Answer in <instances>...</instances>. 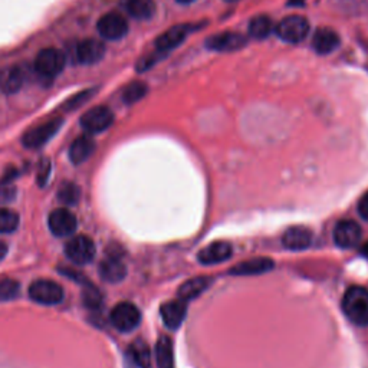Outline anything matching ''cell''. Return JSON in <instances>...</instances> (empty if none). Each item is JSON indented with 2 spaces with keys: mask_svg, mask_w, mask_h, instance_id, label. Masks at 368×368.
<instances>
[{
  "mask_svg": "<svg viewBox=\"0 0 368 368\" xmlns=\"http://www.w3.org/2000/svg\"><path fill=\"white\" fill-rule=\"evenodd\" d=\"M343 311L348 320L358 325L368 327V289L362 287H351L343 296Z\"/></svg>",
  "mask_w": 368,
  "mask_h": 368,
  "instance_id": "cell-1",
  "label": "cell"
},
{
  "mask_svg": "<svg viewBox=\"0 0 368 368\" xmlns=\"http://www.w3.org/2000/svg\"><path fill=\"white\" fill-rule=\"evenodd\" d=\"M65 65H66V57L57 48L42 49L35 58L37 74L48 81L57 78L63 71Z\"/></svg>",
  "mask_w": 368,
  "mask_h": 368,
  "instance_id": "cell-2",
  "label": "cell"
},
{
  "mask_svg": "<svg viewBox=\"0 0 368 368\" xmlns=\"http://www.w3.org/2000/svg\"><path fill=\"white\" fill-rule=\"evenodd\" d=\"M276 37L287 43L303 42L309 33V23L299 14H291L283 18L275 28Z\"/></svg>",
  "mask_w": 368,
  "mask_h": 368,
  "instance_id": "cell-3",
  "label": "cell"
},
{
  "mask_svg": "<svg viewBox=\"0 0 368 368\" xmlns=\"http://www.w3.org/2000/svg\"><path fill=\"white\" fill-rule=\"evenodd\" d=\"M110 321L120 332H131L140 325L141 312L131 303H121L111 311Z\"/></svg>",
  "mask_w": 368,
  "mask_h": 368,
  "instance_id": "cell-4",
  "label": "cell"
},
{
  "mask_svg": "<svg viewBox=\"0 0 368 368\" xmlns=\"http://www.w3.org/2000/svg\"><path fill=\"white\" fill-rule=\"evenodd\" d=\"M29 296L42 305H57L63 299V289L54 280L39 279L29 287Z\"/></svg>",
  "mask_w": 368,
  "mask_h": 368,
  "instance_id": "cell-5",
  "label": "cell"
},
{
  "mask_svg": "<svg viewBox=\"0 0 368 368\" xmlns=\"http://www.w3.org/2000/svg\"><path fill=\"white\" fill-rule=\"evenodd\" d=\"M99 37L107 41H120L128 33V22L119 12H110L96 23Z\"/></svg>",
  "mask_w": 368,
  "mask_h": 368,
  "instance_id": "cell-6",
  "label": "cell"
},
{
  "mask_svg": "<svg viewBox=\"0 0 368 368\" xmlns=\"http://www.w3.org/2000/svg\"><path fill=\"white\" fill-rule=\"evenodd\" d=\"M79 124L88 134H99L114 124V112L108 107H94L81 116Z\"/></svg>",
  "mask_w": 368,
  "mask_h": 368,
  "instance_id": "cell-7",
  "label": "cell"
},
{
  "mask_svg": "<svg viewBox=\"0 0 368 368\" xmlns=\"http://www.w3.org/2000/svg\"><path fill=\"white\" fill-rule=\"evenodd\" d=\"M63 124L62 119H52L35 128L29 130L22 137V143L28 148H39L45 145L48 141H51L55 134L61 130Z\"/></svg>",
  "mask_w": 368,
  "mask_h": 368,
  "instance_id": "cell-8",
  "label": "cell"
},
{
  "mask_svg": "<svg viewBox=\"0 0 368 368\" xmlns=\"http://www.w3.org/2000/svg\"><path fill=\"white\" fill-rule=\"evenodd\" d=\"M65 255L76 265H87L95 258V245L88 236H75L65 245Z\"/></svg>",
  "mask_w": 368,
  "mask_h": 368,
  "instance_id": "cell-9",
  "label": "cell"
},
{
  "mask_svg": "<svg viewBox=\"0 0 368 368\" xmlns=\"http://www.w3.org/2000/svg\"><path fill=\"white\" fill-rule=\"evenodd\" d=\"M247 38L238 32H222L207 38L206 48L214 52H235L245 48Z\"/></svg>",
  "mask_w": 368,
  "mask_h": 368,
  "instance_id": "cell-10",
  "label": "cell"
},
{
  "mask_svg": "<svg viewBox=\"0 0 368 368\" xmlns=\"http://www.w3.org/2000/svg\"><path fill=\"white\" fill-rule=\"evenodd\" d=\"M332 238L341 249H353L360 245L362 238L361 227L353 221H341L334 227Z\"/></svg>",
  "mask_w": 368,
  "mask_h": 368,
  "instance_id": "cell-11",
  "label": "cell"
},
{
  "mask_svg": "<svg viewBox=\"0 0 368 368\" xmlns=\"http://www.w3.org/2000/svg\"><path fill=\"white\" fill-rule=\"evenodd\" d=\"M48 225L51 232L58 238H66L75 233L78 227L76 217L68 209H58L49 214Z\"/></svg>",
  "mask_w": 368,
  "mask_h": 368,
  "instance_id": "cell-12",
  "label": "cell"
},
{
  "mask_svg": "<svg viewBox=\"0 0 368 368\" xmlns=\"http://www.w3.org/2000/svg\"><path fill=\"white\" fill-rule=\"evenodd\" d=\"M107 48L98 39H83L75 49V58L81 65H94L103 61Z\"/></svg>",
  "mask_w": 368,
  "mask_h": 368,
  "instance_id": "cell-13",
  "label": "cell"
},
{
  "mask_svg": "<svg viewBox=\"0 0 368 368\" xmlns=\"http://www.w3.org/2000/svg\"><path fill=\"white\" fill-rule=\"evenodd\" d=\"M189 32H190V26L187 25L174 26V28H170L169 30H165L156 41V51L163 55L169 54L170 51H173V49H176L177 46H180L184 41H186Z\"/></svg>",
  "mask_w": 368,
  "mask_h": 368,
  "instance_id": "cell-14",
  "label": "cell"
},
{
  "mask_svg": "<svg viewBox=\"0 0 368 368\" xmlns=\"http://www.w3.org/2000/svg\"><path fill=\"white\" fill-rule=\"evenodd\" d=\"M232 255H233L232 245L229 242L219 241V242H213L200 250L197 255V260L202 265L210 266V265H217V263H222L230 259Z\"/></svg>",
  "mask_w": 368,
  "mask_h": 368,
  "instance_id": "cell-15",
  "label": "cell"
},
{
  "mask_svg": "<svg viewBox=\"0 0 368 368\" xmlns=\"http://www.w3.org/2000/svg\"><path fill=\"white\" fill-rule=\"evenodd\" d=\"M161 320L164 325L170 329H177L183 324L184 318L187 315V303L183 299H174L170 303H165L161 309Z\"/></svg>",
  "mask_w": 368,
  "mask_h": 368,
  "instance_id": "cell-16",
  "label": "cell"
},
{
  "mask_svg": "<svg viewBox=\"0 0 368 368\" xmlns=\"http://www.w3.org/2000/svg\"><path fill=\"white\" fill-rule=\"evenodd\" d=\"M99 276L110 283H119L127 276V266L120 255L111 254L99 263Z\"/></svg>",
  "mask_w": 368,
  "mask_h": 368,
  "instance_id": "cell-17",
  "label": "cell"
},
{
  "mask_svg": "<svg viewBox=\"0 0 368 368\" xmlns=\"http://www.w3.org/2000/svg\"><path fill=\"white\" fill-rule=\"evenodd\" d=\"M312 232L304 226L289 227L282 236V243L289 250H305L312 243Z\"/></svg>",
  "mask_w": 368,
  "mask_h": 368,
  "instance_id": "cell-18",
  "label": "cell"
},
{
  "mask_svg": "<svg viewBox=\"0 0 368 368\" xmlns=\"http://www.w3.org/2000/svg\"><path fill=\"white\" fill-rule=\"evenodd\" d=\"M340 46V37L336 30L329 28H320L314 35L312 48L316 54L328 55Z\"/></svg>",
  "mask_w": 368,
  "mask_h": 368,
  "instance_id": "cell-19",
  "label": "cell"
},
{
  "mask_svg": "<svg viewBox=\"0 0 368 368\" xmlns=\"http://www.w3.org/2000/svg\"><path fill=\"white\" fill-rule=\"evenodd\" d=\"M274 260L269 258H254L250 260L242 262L230 269V275L236 276H254L262 275L274 269Z\"/></svg>",
  "mask_w": 368,
  "mask_h": 368,
  "instance_id": "cell-20",
  "label": "cell"
},
{
  "mask_svg": "<svg viewBox=\"0 0 368 368\" xmlns=\"http://www.w3.org/2000/svg\"><path fill=\"white\" fill-rule=\"evenodd\" d=\"M25 83V72L21 66H8L0 71V91L6 95L19 92Z\"/></svg>",
  "mask_w": 368,
  "mask_h": 368,
  "instance_id": "cell-21",
  "label": "cell"
},
{
  "mask_svg": "<svg viewBox=\"0 0 368 368\" xmlns=\"http://www.w3.org/2000/svg\"><path fill=\"white\" fill-rule=\"evenodd\" d=\"M123 6L137 21H150L156 14L154 0H123Z\"/></svg>",
  "mask_w": 368,
  "mask_h": 368,
  "instance_id": "cell-22",
  "label": "cell"
},
{
  "mask_svg": "<svg viewBox=\"0 0 368 368\" xmlns=\"http://www.w3.org/2000/svg\"><path fill=\"white\" fill-rule=\"evenodd\" d=\"M210 285H212V278L209 276H197V278L189 279L178 288V298L189 303V300L196 299L205 291H207Z\"/></svg>",
  "mask_w": 368,
  "mask_h": 368,
  "instance_id": "cell-23",
  "label": "cell"
},
{
  "mask_svg": "<svg viewBox=\"0 0 368 368\" xmlns=\"http://www.w3.org/2000/svg\"><path fill=\"white\" fill-rule=\"evenodd\" d=\"M95 150V143L90 136L78 137L70 148V159L74 164H81L87 161Z\"/></svg>",
  "mask_w": 368,
  "mask_h": 368,
  "instance_id": "cell-24",
  "label": "cell"
},
{
  "mask_svg": "<svg viewBox=\"0 0 368 368\" xmlns=\"http://www.w3.org/2000/svg\"><path fill=\"white\" fill-rule=\"evenodd\" d=\"M130 361L137 368H152V353L150 347L143 340H137L128 348Z\"/></svg>",
  "mask_w": 368,
  "mask_h": 368,
  "instance_id": "cell-25",
  "label": "cell"
},
{
  "mask_svg": "<svg viewBox=\"0 0 368 368\" xmlns=\"http://www.w3.org/2000/svg\"><path fill=\"white\" fill-rule=\"evenodd\" d=\"M156 362L159 368H174V348L169 337H160L157 341Z\"/></svg>",
  "mask_w": 368,
  "mask_h": 368,
  "instance_id": "cell-26",
  "label": "cell"
},
{
  "mask_svg": "<svg viewBox=\"0 0 368 368\" xmlns=\"http://www.w3.org/2000/svg\"><path fill=\"white\" fill-rule=\"evenodd\" d=\"M272 30V21L265 14L256 16L249 22V35L254 39H266L271 35Z\"/></svg>",
  "mask_w": 368,
  "mask_h": 368,
  "instance_id": "cell-27",
  "label": "cell"
},
{
  "mask_svg": "<svg viewBox=\"0 0 368 368\" xmlns=\"http://www.w3.org/2000/svg\"><path fill=\"white\" fill-rule=\"evenodd\" d=\"M147 92H148L147 83H144L141 81L131 82L123 91V101L127 105H132V104L141 101V99L147 95Z\"/></svg>",
  "mask_w": 368,
  "mask_h": 368,
  "instance_id": "cell-28",
  "label": "cell"
},
{
  "mask_svg": "<svg viewBox=\"0 0 368 368\" xmlns=\"http://www.w3.org/2000/svg\"><path fill=\"white\" fill-rule=\"evenodd\" d=\"M81 197V189L75 183H63L58 190L59 202L66 206H75Z\"/></svg>",
  "mask_w": 368,
  "mask_h": 368,
  "instance_id": "cell-29",
  "label": "cell"
},
{
  "mask_svg": "<svg viewBox=\"0 0 368 368\" xmlns=\"http://www.w3.org/2000/svg\"><path fill=\"white\" fill-rule=\"evenodd\" d=\"M19 227V214L10 210L0 207V233H13Z\"/></svg>",
  "mask_w": 368,
  "mask_h": 368,
  "instance_id": "cell-30",
  "label": "cell"
},
{
  "mask_svg": "<svg viewBox=\"0 0 368 368\" xmlns=\"http://www.w3.org/2000/svg\"><path fill=\"white\" fill-rule=\"evenodd\" d=\"M21 285L16 280L3 279L0 280V300H12L19 296Z\"/></svg>",
  "mask_w": 368,
  "mask_h": 368,
  "instance_id": "cell-31",
  "label": "cell"
},
{
  "mask_svg": "<svg viewBox=\"0 0 368 368\" xmlns=\"http://www.w3.org/2000/svg\"><path fill=\"white\" fill-rule=\"evenodd\" d=\"M101 303H103V296L101 294H99V291L95 287L88 285V288L83 291V304H85V307L91 309H96L101 307Z\"/></svg>",
  "mask_w": 368,
  "mask_h": 368,
  "instance_id": "cell-32",
  "label": "cell"
},
{
  "mask_svg": "<svg viewBox=\"0 0 368 368\" xmlns=\"http://www.w3.org/2000/svg\"><path fill=\"white\" fill-rule=\"evenodd\" d=\"M94 94L92 90H87V91H81L78 94H75L71 99H68V101L65 103V108L66 110H75L78 108L79 105H82L85 101H88L90 96Z\"/></svg>",
  "mask_w": 368,
  "mask_h": 368,
  "instance_id": "cell-33",
  "label": "cell"
},
{
  "mask_svg": "<svg viewBox=\"0 0 368 368\" xmlns=\"http://www.w3.org/2000/svg\"><path fill=\"white\" fill-rule=\"evenodd\" d=\"M164 55L160 54V52H154L152 55H147L144 58H141L139 62H137V71L139 72H144V71H148L150 68H153V66L163 58Z\"/></svg>",
  "mask_w": 368,
  "mask_h": 368,
  "instance_id": "cell-34",
  "label": "cell"
},
{
  "mask_svg": "<svg viewBox=\"0 0 368 368\" xmlns=\"http://www.w3.org/2000/svg\"><path fill=\"white\" fill-rule=\"evenodd\" d=\"M16 196V189L12 183L0 180V203H9Z\"/></svg>",
  "mask_w": 368,
  "mask_h": 368,
  "instance_id": "cell-35",
  "label": "cell"
},
{
  "mask_svg": "<svg viewBox=\"0 0 368 368\" xmlns=\"http://www.w3.org/2000/svg\"><path fill=\"white\" fill-rule=\"evenodd\" d=\"M49 173H51V163H49V160H42L39 165V172H38V181L41 186H45L46 184Z\"/></svg>",
  "mask_w": 368,
  "mask_h": 368,
  "instance_id": "cell-36",
  "label": "cell"
},
{
  "mask_svg": "<svg viewBox=\"0 0 368 368\" xmlns=\"http://www.w3.org/2000/svg\"><path fill=\"white\" fill-rule=\"evenodd\" d=\"M358 213L365 222H368V192L361 197L358 203Z\"/></svg>",
  "mask_w": 368,
  "mask_h": 368,
  "instance_id": "cell-37",
  "label": "cell"
},
{
  "mask_svg": "<svg viewBox=\"0 0 368 368\" xmlns=\"http://www.w3.org/2000/svg\"><path fill=\"white\" fill-rule=\"evenodd\" d=\"M6 255H8V245L5 242H0V262L5 259Z\"/></svg>",
  "mask_w": 368,
  "mask_h": 368,
  "instance_id": "cell-38",
  "label": "cell"
},
{
  "mask_svg": "<svg viewBox=\"0 0 368 368\" xmlns=\"http://www.w3.org/2000/svg\"><path fill=\"white\" fill-rule=\"evenodd\" d=\"M176 2H178V3H183V5H187V3H192V2H194V0H176Z\"/></svg>",
  "mask_w": 368,
  "mask_h": 368,
  "instance_id": "cell-39",
  "label": "cell"
},
{
  "mask_svg": "<svg viewBox=\"0 0 368 368\" xmlns=\"http://www.w3.org/2000/svg\"><path fill=\"white\" fill-rule=\"evenodd\" d=\"M225 2H229V3H233V2H239V0H225Z\"/></svg>",
  "mask_w": 368,
  "mask_h": 368,
  "instance_id": "cell-40",
  "label": "cell"
}]
</instances>
